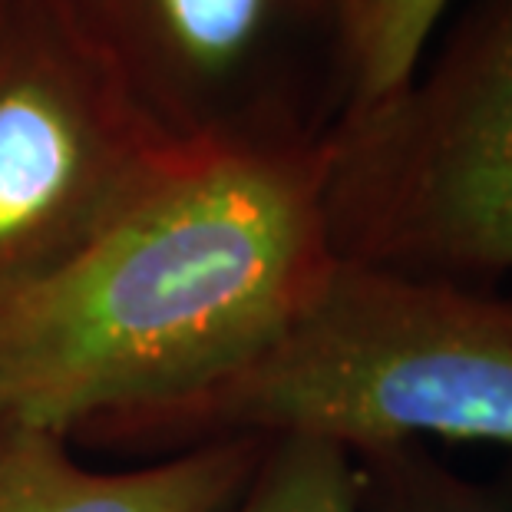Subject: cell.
<instances>
[{
  "instance_id": "6da1fadb",
  "label": "cell",
  "mask_w": 512,
  "mask_h": 512,
  "mask_svg": "<svg viewBox=\"0 0 512 512\" xmlns=\"http://www.w3.org/2000/svg\"><path fill=\"white\" fill-rule=\"evenodd\" d=\"M324 139L185 149L0 294V423L76 433L182 400L275 344L337 265Z\"/></svg>"
},
{
  "instance_id": "7a4b0ae2",
  "label": "cell",
  "mask_w": 512,
  "mask_h": 512,
  "mask_svg": "<svg viewBox=\"0 0 512 512\" xmlns=\"http://www.w3.org/2000/svg\"><path fill=\"white\" fill-rule=\"evenodd\" d=\"M232 437L512 450V294L337 258L308 311L252 361L70 443L156 460Z\"/></svg>"
},
{
  "instance_id": "3957f363",
  "label": "cell",
  "mask_w": 512,
  "mask_h": 512,
  "mask_svg": "<svg viewBox=\"0 0 512 512\" xmlns=\"http://www.w3.org/2000/svg\"><path fill=\"white\" fill-rule=\"evenodd\" d=\"M334 255L499 288L512 275V0H473L423 73L324 136Z\"/></svg>"
},
{
  "instance_id": "277c9868",
  "label": "cell",
  "mask_w": 512,
  "mask_h": 512,
  "mask_svg": "<svg viewBox=\"0 0 512 512\" xmlns=\"http://www.w3.org/2000/svg\"><path fill=\"white\" fill-rule=\"evenodd\" d=\"M185 149L324 139L347 110L351 0H53Z\"/></svg>"
},
{
  "instance_id": "5b68a950",
  "label": "cell",
  "mask_w": 512,
  "mask_h": 512,
  "mask_svg": "<svg viewBox=\"0 0 512 512\" xmlns=\"http://www.w3.org/2000/svg\"><path fill=\"white\" fill-rule=\"evenodd\" d=\"M185 152L53 0L0 10V294L86 242Z\"/></svg>"
},
{
  "instance_id": "8992f818",
  "label": "cell",
  "mask_w": 512,
  "mask_h": 512,
  "mask_svg": "<svg viewBox=\"0 0 512 512\" xmlns=\"http://www.w3.org/2000/svg\"><path fill=\"white\" fill-rule=\"evenodd\" d=\"M265 446L261 437H232L129 470H93L63 433L0 423V512H225Z\"/></svg>"
},
{
  "instance_id": "52a82bcc",
  "label": "cell",
  "mask_w": 512,
  "mask_h": 512,
  "mask_svg": "<svg viewBox=\"0 0 512 512\" xmlns=\"http://www.w3.org/2000/svg\"><path fill=\"white\" fill-rule=\"evenodd\" d=\"M351 456L361 512H512V460L493 476H470L417 440L364 446Z\"/></svg>"
},
{
  "instance_id": "ba28073f",
  "label": "cell",
  "mask_w": 512,
  "mask_h": 512,
  "mask_svg": "<svg viewBox=\"0 0 512 512\" xmlns=\"http://www.w3.org/2000/svg\"><path fill=\"white\" fill-rule=\"evenodd\" d=\"M446 4L450 0H351L344 116L407 86Z\"/></svg>"
},
{
  "instance_id": "9c48e42d",
  "label": "cell",
  "mask_w": 512,
  "mask_h": 512,
  "mask_svg": "<svg viewBox=\"0 0 512 512\" xmlns=\"http://www.w3.org/2000/svg\"><path fill=\"white\" fill-rule=\"evenodd\" d=\"M225 512H361L354 456L321 437L268 440L255 476Z\"/></svg>"
},
{
  "instance_id": "30bf717a",
  "label": "cell",
  "mask_w": 512,
  "mask_h": 512,
  "mask_svg": "<svg viewBox=\"0 0 512 512\" xmlns=\"http://www.w3.org/2000/svg\"><path fill=\"white\" fill-rule=\"evenodd\" d=\"M4 4H7V0H0V10H4Z\"/></svg>"
}]
</instances>
